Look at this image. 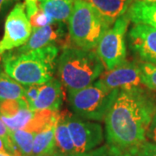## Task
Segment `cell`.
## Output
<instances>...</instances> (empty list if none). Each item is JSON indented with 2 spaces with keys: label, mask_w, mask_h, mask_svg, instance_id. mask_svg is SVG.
<instances>
[{
  "label": "cell",
  "mask_w": 156,
  "mask_h": 156,
  "mask_svg": "<svg viewBox=\"0 0 156 156\" xmlns=\"http://www.w3.org/2000/svg\"><path fill=\"white\" fill-rule=\"evenodd\" d=\"M59 112H57L56 118L52 122L36 134L32 147V156H52L57 154L55 129Z\"/></svg>",
  "instance_id": "15"
},
{
  "label": "cell",
  "mask_w": 156,
  "mask_h": 156,
  "mask_svg": "<svg viewBox=\"0 0 156 156\" xmlns=\"http://www.w3.org/2000/svg\"><path fill=\"white\" fill-rule=\"evenodd\" d=\"M62 84L59 79L52 78L46 83L40 85L37 100L30 106L32 111H60L62 103Z\"/></svg>",
  "instance_id": "11"
},
{
  "label": "cell",
  "mask_w": 156,
  "mask_h": 156,
  "mask_svg": "<svg viewBox=\"0 0 156 156\" xmlns=\"http://www.w3.org/2000/svg\"><path fill=\"white\" fill-rule=\"evenodd\" d=\"M98 81L108 89H127L143 85L139 63L125 61L120 66L101 74Z\"/></svg>",
  "instance_id": "10"
},
{
  "label": "cell",
  "mask_w": 156,
  "mask_h": 156,
  "mask_svg": "<svg viewBox=\"0 0 156 156\" xmlns=\"http://www.w3.org/2000/svg\"><path fill=\"white\" fill-rule=\"evenodd\" d=\"M120 89H108L97 80L86 88L69 92V106L76 115L101 122L115 101Z\"/></svg>",
  "instance_id": "5"
},
{
  "label": "cell",
  "mask_w": 156,
  "mask_h": 156,
  "mask_svg": "<svg viewBox=\"0 0 156 156\" xmlns=\"http://www.w3.org/2000/svg\"><path fill=\"white\" fill-rule=\"evenodd\" d=\"M29 19L32 26V29L42 28L55 23V21L49 15H47L40 7L31 17H29Z\"/></svg>",
  "instance_id": "22"
},
{
  "label": "cell",
  "mask_w": 156,
  "mask_h": 156,
  "mask_svg": "<svg viewBox=\"0 0 156 156\" xmlns=\"http://www.w3.org/2000/svg\"><path fill=\"white\" fill-rule=\"evenodd\" d=\"M64 35V29L62 23L55 22L50 25L37 29H32V33L25 44L17 48L16 52L23 53L41 49L47 45L55 44Z\"/></svg>",
  "instance_id": "12"
},
{
  "label": "cell",
  "mask_w": 156,
  "mask_h": 156,
  "mask_svg": "<svg viewBox=\"0 0 156 156\" xmlns=\"http://www.w3.org/2000/svg\"><path fill=\"white\" fill-rule=\"evenodd\" d=\"M95 8L112 26L128 12L133 0H85Z\"/></svg>",
  "instance_id": "13"
},
{
  "label": "cell",
  "mask_w": 156,
  "mask_h": 156,
  "mask_svg": "<svg viewBox=\"0 0 156 156\" xmlns=\"http://www.w3.org/2000/svg\"><path fill=\"white\" fill-rule=\"evenodd\" d=\"M58 52L55 44L28 52H8L3 56V68L23 86L43 85L53 78Z\"/></svg>",
  "instance_id": "2"
},
{
  "label": "cell",
  "mask_w": 156,
  "mask_h": 156,
  "mask_svg": "<svg viewBox=\"0 0 156 156\" xmlns=\"http://www.w3.org/2000/svg\"><path fill=\"white\" fill-rule=\"evenodd\" d=\"M104 69L100 57L93 50L68 46L63 48L57 59L59 81L69 92L93 84L101 76Z\"/></svg>",
  "instance_id": "3"
},
{
  "label": "cell",
  "mask_w": 156,
  "mask_h": 156,
  "mask_svg": "<svg viewBox=\"0 0 156 156\" xmlns=\"http://www.w3.org/2000/svg\"><path fill=\"white\" fill-rule=\"evenodd\" d=\"M129 152L136 156H156V144L146 140L138 147Z\"/></svg>",
  "instance_id": "24"
},
{
  "label": "cell",
  "mask_w": 156,
  "mask_h": 156,
  "mask_svg": "<svg viewBox=\"0 0 156 156\" xmlns=\"http://www.w3.org/2000/svg\"><path fill=\"white\" fill-rule=\"evenodd\" d=\"M11 130L7 128L5 122L2 121V119L0 118V138L3 140L5 143L8 152L11 155L13 156H21L19 152L17 151V147L13 144L11 137Z\"/></svg>",
  "instance_id": "23"
},
{
  "label": "cell",
  "mask_w": 156,
  "mask_h": 156,
  "mask_svg": "<svg viewBox=\"0 0 156 156\" xmlns=\"http://www.w3.org/2000/svg\"><path fill=\"white\" fill-rule=\"evenodd\" d=\"M69 112L58 113L55 129L56 154L59 156H69L76 154L74 143L68 127Z\"/></svg>",
  "instance_id": "14"
},
{
  "label": "cell",
  "mask_w": 156,
  "mask_h": 156,
  "mask_svg": "<svg viewBox=\"0 0 156 156\" xmlns=\"http://www.w3.org/2000/svg\"><path fill=\"white\" fill-rule=\"evenodd\" d=\"M68 127L76 154L93 150L104 140L103 128L99 123L69 114Z\"/></svg>",
  "instance_id": "8"
},
{
  "label": "cell",
  "mask_w": 156,
  "mask_h": 156,
  "mask_svg": "<svg viewBox=\"0 0 156 156\" xmlns=\"http://www.w3.org/2000/svg\"><path fill=\"white\" fill-rule=\"evenodd\" d=\"M127 15L134 23H143L156 28V3L134 1Z\"/></svg>",
  "instance_id": "16"
},
{
  "label": "cell",
  "mask_w": 156,
  "mask_h": 156,
  "mask_svg": "<svg viewBox=\"0 0 156 156\" xmlns=\"http://www.w3.org/2000/svg\"><path fill=\"white\" fill-rule=\"evenodd\" d=\"M52 156H59L58 154H55V155H52Z\"/></svg>",
  "instance_id": "34"
},
{
  "label": "cell",
  "mask_w": 156,
  "mask_h": 156,
  "mask_svg": "<svg viewBox=\"0 0 156 156\" xmlns=\"http://www.w3.org/2000/svg\"><path fill=\"white\" fill-rule=\"evenodd\" d=\"M36 134V133L24 129L11 131V140L20 155L32 156V147Z\"/></svg>",
  "instance_id": "19"
},
{
  "label": "cell",
  "mask_w": 156,
  "mask_h": 156,
  "mask_svg": "<svg viewBox=\"0 0 156 156\" xmlns=\"http://www.w3.org/2000/svg\"><path fill=\"white\" fill-rule=\"evenodd\" d=\"M155 114V92L142 86L120 89L104 119L108 144L122 153L138 147Z\"/></svg>",
  "instance_id": "1"
},
{
  "label": "cell",
  "mask_w": 156,
  "mask_h": 156,
  "mask_svg": "<svg viewBox=\"0 0 156 156\" xmlns=\"http://www.w3.org/2000/svg\"><path fill=\"white\" fill-rule=\"evenodd\" d=\"M130 50L143 62L156 65V28L134 23L128 35Z\"/></svg>",
  "instance_id": "9"
},
{
  "label": "cell",
  "mask_w": 156,
  "mask_h": 156,
  "mask_svg": "<svg viewBox=\"0 0 156 156\" xmlns=\"http://www.w3.org/2000/svg\"><path fill=\"white\" fill-rule=\"evenodd\" d=\"M25 87L0 69V101L24 98Z\"/></svg>",
  "instance_id": "18"
},
{
  "label": "cell",
  "mask_w": 156,
  "mask_h": 156,
  "mask_svg": "<svg viewBox=\"0 0 156 156\" xmlns=\"http://www.w3.org/2000/svg\"><path fill=\"white\" fill-rule=\"evenodd\" d=\"M122 153L119 151L114 147H111L108 144L101 146L93 150L88 151L85 153L74 154L69 156H121Z\"/></svg>",
  "instance_id": "21"
},
{
  "label": "cell",
  "mask_w": 156,
  "mask_h": 156,
  "mask_svg": "<svg viewBox=\"0 0 156 156\" xmlns=\"http://www.w3.org/2000/svg\"><path fill=\"white\" fill-rule=\"evenodd\" d=\"M121 156H136L134 155L133 153H131V152H125V153H122V154Z\"/></svg>",
  "instance_id": "30"
},
{
  "label": "cell",
  "mask_w": 156,
  "mask_h": 156,
  "mask_svg": "<svg viewBox=\"0 0 156 156\" xmlns=\"http://www.w3.org/2000/svg\"><path fill=\"white\" fill-rule=\"evenodd\" d=\"M130 19L127 13L118 18L107 30L96 46V53L106 70H111L126 61L127 47L125 36Z\"/></svg>",
  "instance_id": "6"
},
{
  "label": "cell",
  "mask_w": 156,
  "mask_h": 156,
  "mask_svg": "<svg viewBox=\"0 0 156 156\" xmlns=\"http://www.w3.org/2000/svg\"><path fill=\"white\" fill-rule=\"evenodd\" d=\"M75 0H40L39 7L55 22L64 23L71 15Z\"/></svg>",
  "instance_id": "17"
},
{
  "label": "cell",
  "mask_w": 156,
  "mask_h": 156,
  "mask_svg": "<svg viewBox=\"0 0 156 156\" xmlns=\"http://www.w3.org/2000/svg\"><path fill=\"white\" fill-rule=\"evenodd\" d=\"M32 33L25 5L17 3L8 14L5 23V31L0 41V53L17 49L25 44Z\"/></svg>",
  "instance_id": "7"
},
{
  "label": "cell",
  "mask_w": 156,
  "mask_h": 156,
  "mask_svg": "<svg viewBox=\"0 0 156 156\" xmlns=\"http://www.w3.org/2000/svg\"><path fill=\"white\" fill-rule=\"evenodd\" d=\"M69 38L83 50H94L110 24L85 0H75L68 20Z\"/></svg>",
  "instance_id": "4"
},
{
  "label": "cell",
  "mask_w": 156,
  "mask_h": 156,
  "mask_svg": "<svg viewBox=\"0 0 156 156\" xmlns=\"http://www.w3.org/2000/svg\"><path fill=\"white\" fill-rule=\"evenodd\" d=\"M146 137H147V140H148L150 142L156 144V114L152 119V122L147 131Z\"/></svg>",
  "instance_id": "26"
},
{
  "label": "cell",
  "mask_w": 156,
  "mask_h": 156,
  "mask_svg": "<svg viewBox=\"0 0 156 156\" xmlns=\"http://www.w3.org/2000/svg\"><path fill=\"white\" fill-rule=\"evenodd\" d=\"M39 1L40 0H25L24 5L26 9V13L28 17H31L39 8Z\"/></svg>",
  "instance_id": "27"
},
{
  "label": "cell",
  "mask_w": 156,
  "mask_h": 156,
  "mask_svg": "<svg viewBox=\"0 0 156 156\" xmlns=\"http://www.w3.org/2000/svg\"><path fill=\"white\" fill-rule=\"evenodd\" d=\"M15 0H0V16L6 11V9L11 5Z\"/></svg>",
  "instance_id": "28"
},
{
  "label": "cell",
  "mask_w": 156,
  "mask_h": 156,
  "mask_svg": "<svg viewBox=\"0 0 156 156\" xmlns=\"http://www.w3.org/2000/svg\"><path fill=\"white\" fill-rule=\"evenodd\" d=\"M0 153H5V154H9L7 147L3 140L0 138Z\"/></svg>",
  "instance_id": "29"
},
{
  "label": "cell",
  "mask_w": 156,
  "mask_h": 156,
  "mask_svg": "<svg viewBox=\"0 0 156 156\" xmlns=\"http://www.w3.org/2000/svg\"><path fill=\"white\" fill-rule=\"evenodd\" d=\"M2 63H3V54L0 53V69H2Z\"/></svg>",
  "instance_id": "32"
},
{
  "label": "cell",
  "mask_w": 156,
  "mask_h": 156,
  "mask_svg": "<svg viewBox=\"0 0 156 156\" xmlns=\"http://www.w3.org/2000/svg\"><path fill=\"white\" fill-rule=\"evenodd\" d=\"M139 66L142 84L156 93V65L142 62Z\"/></svg>",
  "instance_id": "20"
},
{
  "label": "cell",
  "mask_w": 156,
  "mask_h": 156,
  "mask_svg": "<svg viewBox=\"0 0 156 156\" xmlns=\"http://www.w3.org/2000/svg\"><path fill=\"white\" fill-rule=\"evenodd\" d=\"M0 156H13L9 154H5V153H0Z\"/></svg>",
  "instance_id": "33"
},
{
  "label": "cell",
  "mask_w": 156,
  "mask_h": 156,
  "mask_svg": "<svg viewBox=\"0 0 156 156\" xmlns=\"http://www.w3.org/2000/svg\"><path fill=\"white\" fill-rule=\"evenodd\" d=\"M134 1H142L146 3H156V0H133V2Z\"/></svg>",
  "instance_id": "31"
},
{
  "label": "cell",
  "mask_w": 156,
  "mask_h": 156,
  "mask_svg": "<svg viewBox=\"0 0 156 156\" xmlns=\"http://www.w3.org/2000/svg\"><path fill=\"white\" fill-rule=\"evenodd\" d=\"M40 85H30V86H25V94H24V99L26 100L29 107L37 100V95L39 93Z\"/></svg>",
  "instance_id": "25"
}]
</instances>
